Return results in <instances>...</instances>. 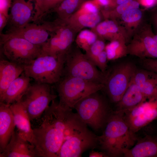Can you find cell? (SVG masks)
Listing matches in <instances>:
<instances>
[{
  "mask_svg": "<svg viewBox=\"0 0 157 157\" xmlns=\"http://www.w3.org/2000/svg\"><path fill=\"white\" fill-rule=\"evenodd\" d=\"M41 116L38 125L33 128L34 146L39 157H57L78 115L54 99Z\"/></svg>",
  "mask_w": 157,
  "mask_h": 157,
  "instance_id": "cell-1",
  "label": "cell"
},
{
  "mask_svg": "<svg viewBox=\"0 0 157 157\" xmlns=\"http://www.w3.org/2000/svg\"><path fill=\"white\" fill-rule=\"evenodd\" d=\"M104 129L97 136L98 147L108 157H123L124 151L133 147L139 138L130 129L121 111L113 110Z\"/></svg>",
  "mask_w": 157,
  "mask_h": 157,
  "instance_id": "cell-2",
  "label": "cell"
},
{
  "mask_svg": "<svg viewBox=\"0 0 157 157\" xmlns=\"http://www.w3.org/2000/svg\"><path fill=\"white\" fill-rule=\"evenodd\" d=\"M99 91L83 98L74 108L80 119L95 131L104 128L113 111L108 101Z\"/></svg>",
  "mask_w": 157,
  "mask_h": 157,
  "instance_id": "cell-3",
  "label": "cell"
},
{
  "mask_svg": "<svg viewBox=\"0 0 157 157\" xmlns=\"http://www.w3.org/2000/svg\"><path fill=\"white\" fill-rule=\"evenodd\" d=\"M65 57L56 58L41 54L24 65V73L38 83L50 84L58 82L63 74Z\"/></svg>",
  "mask_w": 157,
  "mask_h": 157,
  "instance_id": "cell-4",
  "label": "cell"
},
{
  "mask_svg": "<svg viewBox=\"0 0 157 157\" xmlns=\"http://www.w3.org/2000/svg\"><path fill=\"white\" fill-rule=\"evenodd\" d=\"M136 69L132 63L124 62L114 65L104 73L102 90L110 102L116 104L120 101Z\"/></svg>",
  "mask_w": 157,
  "mask_h": 157,
  "instance_id": "cell-5",
  "label": "cell"
},
{
  "mask_svg": "<svg viewBox=\"0 0 157 157\" xmlns=\"http://www.w3.org/2000/svg\"><path fill=\"white\" fill-rule=\"evenodd\" d=\"M58 83L57 90L59 103L72 109L81 99L93 92L101 90L104 87L102 84L65 76Z\"/></svg>",
  "mask_w": 157,
  "mask_h": 157,
  "instance_id": "cell-6",
  "label": "cell"
},
{
  "mask_svg": "<svg viewBox=\"0 0 157 157\" xmlns=\"http://www.w3.org/2000/svg\"><path fill=\"white\" fill-rule=\"evenodd\" d=\"M97 135L80 120L66 137L57 157H79L84 152L98 147Z\"/></svg>",
  "mask_w": 157,
  "mask_h": 157,
  "instance_id": "cell-7",
  "label": "cell"
},
{
  "mask_svg": "<svg viewBox=\"0 0 157 157\" xmlns=\"http://www.w3.org/2000/svg\"><path fill=\"white\" fill-rule=\"evenodd\" d=\"M63 74L88 81L103 84L104 74L78 48L71 49L66 55Z\"/></svg>",
  "mask_w": 157,
  "mask_h": 157,
  "instance_id": "cell-8",
  "label": "cell"
},
{
  "mask_svg": "<svg viewBox=\"0 0 157 157\" xmlns=\"http://www.w3.org/2000/svg\"><path fill=\"white\" fill-rule=\"evenodd\" d=\"M50 85L36 82L31 84L18 101L24 107L31 121L40 118L50 103L57 97L52 92Z\"/></svg>",
  "mask_w": 157,
  "mask_h": 157,
  "instance_id": "cell-9",
  "label": "cell"
},
{
  "mask_svg": "<svg viewBox=\"0 0 157 157\" xmlns=\"http://www.w3.org/2000/svg\"><path fill=\"white\" fill-rule=\"evenodd\" d=\"M0 41L2 52L13 62L24 65L42 54V46L34 44L22 38L12 37Z\"/></svg>",
  "mask_w": 157,
  "mask_h": 157,
  "instance_id": "cell-10",
  "label": "cell"
},
{
  "mask_svg": "<svg viewBox=\"0 0 157 157\" xmlns=\"http://www.w3.org/2000/svg\"><path fill=\"white\" fill-rule=\"evenodd\" d=\"M55 29L48 41L42 46L41 54L56 58L65 57L71 48L76 33L62 22H56Z\"/></svg>",
  "mask_w": 157,
  "mask_h": 157,
  "instance_id": "cell-11",
  "label": "cell"
},
{
  "mask_svg": "<svg viewBox=\"0 0 157 157\" xmlns=\"http://www.w3.org/2000/svg\"><path fill=\"white\" fill-rule=\"evenodd\" d=\"M122 112L130 129L136 133L157 119V97L147 100L135 107Z\"/></svg>",
  "mask_w": 157,
  "mask_h": 157,
  "instance_id": "cell-12",
  "label": "cell"
},
{
  "mask_svg": "<svg viewBox=\"0 0 157 157\" xmlns=\"http://www.w3.org/2000/svg\"><path fill=\"white\" fill-rule=\"evenodd\" d=\"M53 22L46 21L33 22L20 29L0 34V41L12 37L24 38L36 45H42L49 39L54 28Z\"/></svg>",
  "mask_w": 157,
  "mask_h": 157,
  "instance_id": "cell-13",
  "label": "cell"
},
{
  "mask_svg": "<svg viewBox=\"0 0 157 157\" xmlns=\"http://www.w3.org/2000/svg\"><path fill=\"white\" fill-rule=\"evenodd\" d=\"M35 6V0H13L4 33L23 28L32 21Z\"/></svg>",
  "mask_w": 157,
  "mask_h": 157,
  "instance_id": "cell-14",
  "label": "cell"
},
{
  "mask_svg": "<svg viewBox=\"0 0 157 157\" xmlns=\"http://www.w3.org/2000/svg\"><path fill=\"white\" fill-rule=\"evenodd\" d=\"M0 157H39L35 147L21 137L17 131L13 132Z\"/></svg>",
  "mask_w": 157,
  "mask_h": 157,
  "instance_id": "cell-15",
  "label": "cell"
},
{
  "mask_svg": "<svg viewBox=\"0 0 157 157\" xmlns=\"http://www.w3.org/2000/svg\"><path fill=\"white\" fill-rule=\"evenodd\" d=\"M10 108L17 129V132L34 146L33 129L31 124L30 118L24 107L20 101H18L11 104Z\"/></svg>",
  "mask_w": 157,
  "mask_h": 157,
  "instance_id": "cell-16",
  "label": "cell"
},
{
  "mask_svg": "<svg viewBox=\"0 0 157 157\" xmlns=\"http://www.w3.org/2000/svg\"><path fill=\"white\" fill-rule=\"evenodd\" d=\"M131 81L139 86L147 100L157 97V73L136 69Z\"/></svg>",
  "mask_w": 157,
  "mask_h": 157,
  "instance_id": "cell-17",
  "label": "cell"
},
{
  "mask_svg": "<svg viewBox=\"0 0 157 157\" xmlns=\"http://www.w3.org/2000/svg\"><path fill=\"white\" fill-rule=\"evenodd\" d=\"M10 105L0 102V153L8 143L16 127Z\"/></svg>",
  "mask_w": 157,
  "mask_h": 157,
  "instance_id": "cell-18",
  "label": "cell"
},
{
  "mask_svg": "<svg viewBox=\"0 0 157 157\" xmlns=\"http://www.w3.org/2000/svg\"><path fill=\"white\" fill-rule=\"evenodd\" d=\"M123 157H157V136L139 138L133 147L124 151Z\"/></svg>",
  "mask_w": 157,
  "mask_h": 157,
  "instance_id": "cell-19",
  "label": "cell"
},
{
  "mask_svg": "<svg viewBox=\"0 0 157 157\" xmlns=\"http://www.w3.org/2000/svg\"><path fill=\"white\" fill-rule=\"evenodd\" d=\"M30 78L23 72L9 85L2 96L0 102L11 105L18 101L31 84Z\"/></svg>",
  "mask_w": 157,
  "mask_h": 157,
  "instance_id": "cell-20",
  "label": "cell"
},
{
  "mask_svg": "<svg viewBox=\"0 0 157 157\" xmlns=\"http://www.w3.org/2000/svg\"><path fill=\"white\" fill-rule=\"evenodd\" d=\"M24 65L9 60L0 61V97L9 85L24 72Z\"/></svg>",
  "mask_w": 157,
  "mask_h": 157,
  "instance_id": "cell-21",
  "label": "cell"
},
{
  "mask_svg": "<svg viewBox=\"0 0 157 157\" xmlns=\"http://www.w3.org/2000/svg\"><path fill=\"white\" fill-rule=\"evenodd\" d=\"M100 20L99 13H89L81 8L64 22L77 33L85 28H93L100 22Z\"/></svg>",
  "mask_w": 157,
  "mask_h": 157,
  "instance_id": "cell-22",
  "label": "cell"
},
{
  "mask_svg": "<svg viewBox=\"0 0 157 157\" xmlns=\"http://www.w3.org/2000/svg\"><path fill=\"white\" fill-rule=\"evenodd\" d=\"M146 100L139 86L131 81L121 99L116 104V110L123 112L135 107Z\"/></svg>",
  "mask_w": 157,
  "mask_h": 157,
  "instance_id": "cell-23",
  "label": "cell"
},
{
  "mask_svg": "<svg viewBox=\"0 0 157 157\" xmlns=\"http://www.w3.org/2000/svg\"><path fill=\"white\" fill-rule=\"evenodd\" d=\"M129 50L132 54L142 59L157 58V42L153 37L147 36L142 42L132 45Z\"/></svg>",
  "mask_w": 157,
  "mask_h": 157,
  "instance_id": "cell-24",
  "label": "cell"
},
{
  "mask_svg": "<svg viewBox=\"0 0 157 157\" xmlns=\"http://www.w3.org/2000/svg\"><path fill=\"white\" fill-rule=\"evenodd\" d=\"M89 0H63L49 13H56L58 17L57 19L65 22L78 10L84 3Z\"/></svg>",
  "mask_w": 157,
  "mask_h": 157,
  "instance_id": "cell-25",
  "label": "cell"
},
{
  "mask_svg": "<svg viewBox=\"0 0 157 157\" xmlns=\"http://www.w3.org/2000/svg\"><path fill=\"white\" fill-rule=\"evenodd\" d=\"M63 0H42L35 8L32 21H40L43 17L57 6Z\"/></svg>",
  "mask_w": 157,
  "mask_h": 157,
  "instance_id": "cell-26",
  "label": "cell"
},
{
  "mask_svg": "<svg viewBox=\"0 0 157 157\" xmlns=\"http://www.w3.org/2000/svg\"><path fill=\"white\" fill-rule=\"evenodd\" d=\"M97 39V35L92 30L83 29L79 32L75 41L78 47L86 52Z\"/></svg>",
  "mask_w": 157,
  "mask_h": 157,
  "instance_id": "cell-27",
  "label": "cell"
},
{
  "mask_svg": "<svg viewBox=\"0 0 157 157\" xmlns=\"http://www.w3.org/2000/svg\"><path fill=\"white\" fill-rule=\"evenodd\" d=\"M105 50L108 60H115L123 56L125 53L124 47L118 41H111L105 47Z\"/></svg>",
  "mask_w": 157,
  "mask_h": 157,
  "instance_id": "cell-28",
  "label": "cell"
},
{
  "mask_svg": "<svg viewBox=\"0 0 157 157\" xmlns=\"http://www.w3.org/2000/svg\"><path fill=\"white\" fill-rule=\"evenodd\" d=\"M118 29L117 26L113 21L109 20L100 22L92 30L97 36H104L115 33Z\"/></svg>",
  "mask_w": 157,
  "mask_h": 157,
  "instance_id": "cell-29",
  "label": "cell"
},
{
  "mask_svg": "<svg viewBox=\"0 0 157 157\" xmlns=\"http://www.w3.org/2000/svg\"><path fill=\"white\" fill-rule=\"evenodd\" d=\"M105 44L103 41L97 39L85 52V54L94 63L98 56L105 50Z\"/></svg>",
  "mask_w": 157,
  "mask_h": 157,
  "instance_id": "cell-30",
  "label": "cell"
},
{
  "mask_svg": "<svg viewBox=\"0 0 157 157\" xmlns=\"http://www.w3.org/2000/svg\"><path fill=\"white\" fill-rule=\"evenodd\" d=\"M142 16L141 11L138 9H133L127 11L122 14L123 20L127 22H132L140 19Z\"/></svg>",
  "mask_w": 157,
  "mask_h": 157,
  "instance_id": "cell-31",
  "label": "cell"
},
{
  "mask_svg": "<svg viewBox=\"0 0 157 157\" xmlns=\"http://www.w3.org/2000/svg\"><path fill=\"white\" fill-rule=\"evenodd\" d=\"M139 6V4L137 1L133 0H127L119 5L117 8L116 10L118 13L122 14L130 10L138 9Z\"/></svg>",
  "mask_w": 157,
  "mask_h": 157,
  "instance_id": "cell-32",
  "label": "cell"
},
{
  "mask_svg": "<svg viewBox=\"0 0 157 157\" xmlns=\"http://www.w3.org/2000/svg\"><path fill=\"white\" fill-rule=\"evenodd\" d=\"M108 58L105 50L101 52L96 58L94 63L102 72L104 73L107 67Z\"/></svg>",
  "mask_w": 157,
  "mask_h": 157,
  "instance_id": "cell-33",
  "label": "cell"
},
{
  "mask_svg": "<svg viewBox=\"0 0 157 157\" xmlns=\"http://www.w3.org/2000/svg\"><path fill=\"white\" fill-rule=\"evenodd\" d=\"M142 59V64L145 69L157 74V58Z\"/></svg>",
  "mask_w": 157,
  "mask_h": 157,
  "instance_id": "cell-34",
  "label": "cell"
},
{
  "mask_svg": "<svg viewBox=\"0 0 157 157\" xmlns=\"http://www.w3.org/2000/svg\"><path fill=\"white\" fill-rule=\"evenodd\" d=\"M81 8L89 13L94 14L99 13L97 6L94 2L90 1V0L84 3Z\"/></svg>",
  "mask_w": 157,
  "mask_h": 157,
  "instance_id": "cell-35",
  "label": "cell"
},
{
  "mask_svg": "<svg viewBox=\"0 0 157 157\" xmlns=\"http://www.w3.org/2000/svg\"><path fill=\"white\" fill-rule=\"evenodd\" d=\"M11 0H0V12L2 13L8 17V10L10 8Z\"/></svg>",
  "mask_w": 157,
  "mask_h": 157,
  "instance_id": "cell-36",
  "label": "cell"
},
{
  "mask_svg": "<svg viewBox=\"0 0 157 157\" xmlns=\"http://www.w3.org/2000/svg\"><path fill=\"white\" fill-rule=\"evenodd\" d=\"M8 17L4 13H0V34L2 33L3 29L5 28L7 23Z\"/></svg>",
  "mask_w": 157,
  "mask_h": 157,
  "instance_id": "cell-37",
  "label": "cell"
},
{
  "mask_svg": "<svg viewBox=\"0 0 157 157\" xmlns=\"http://www.w3.org/2000/svg\"><path fill=\"white\" fill-rule=\"evenodd\" d=\"M89 156L90 157H108L105 153L101 151H96L92 149L90 152Z\"/></svg>",
  "mask_w": 157,
  "mask_h": 157,
  "instance_id": "cell-38",
  "label": "cell"
},
{
  "mask_svg": "<svg viewBox=\"0 0 157 157\" xmlns=\"http://www.w3.org/2000/svg\"><path fill=\"white\" fill-rule=\"evenodd\" d=\"M142 2L144 6L148 7H151L156 3L157 0H142Z\"/></svg>",
  "mask_w": 157,
  "mask_h": 157,
  "instance_id": "cell-39",
  "label": "cell"
},
{
  "mask_svg": "<svg viewBox=\"0 0 157 157\" xmlns=\"http://www.w3.org/2000/svg\"><path fill=\"white\" fill-rule=\"evenodd\" d=\"M103 6H107L109 3L108 0H97Z\"/></svg>",
  "mask_w": 157,
  "mask_h": 157,
  "instance_id": "cell-40",
  "label": "cell"
},
{
  "mask_svg": "<svg viewBox=\"0 0 157 157\" xmlns=\"http://www.w3.org/2000/svg\"><path fill=\"white\" fill-rule=\"evenodd\" d=\"M126 0H117V2L118 4L119 5L124 2Z\"/></svg>",
  "mask_w": 157,
  "mask_h": 157,
  "instance_id": "cell-41",
  "label": "cell"
},
{
  "mask_svg": "<svg viewBox=\"0 0 157 157\" xmlns=\"http://www.w3.org/2000/svg\"><path fill=\"white\" fill-rule=\"evenodd\" d=\"M42 0H35V6L36 7Z\"/></svg>",
  "mask_w": 157,
  "mask_h": 157,
  "instance_id": "cell-42",
  "label": "cell"
},
{
  "mask_svg": "<svg viewBox=\"0 0 157 157\" xmlns=\"http://www.w3.org/2000/svg\"><path fill=\"white\" fill-rule=\"evenodd\" d=\"M154 40L157 42V35H155L154 37H153Z\"/></svg>",
  "mask_w": 157,
  "mask_h": 157,
  "instance_id": "cell-43",
  "label": "cell"
},
{
  "mask_svg": "<svg viewBox=\"0 0 157 157\" xmlns=\"http://www.w3.org/2000/svg\"></svg>",
  "mask_w": 157,
  "mask_h": 157,
  "instance_id": "cell-44",
  "label": "cell"
}]
</instances>
